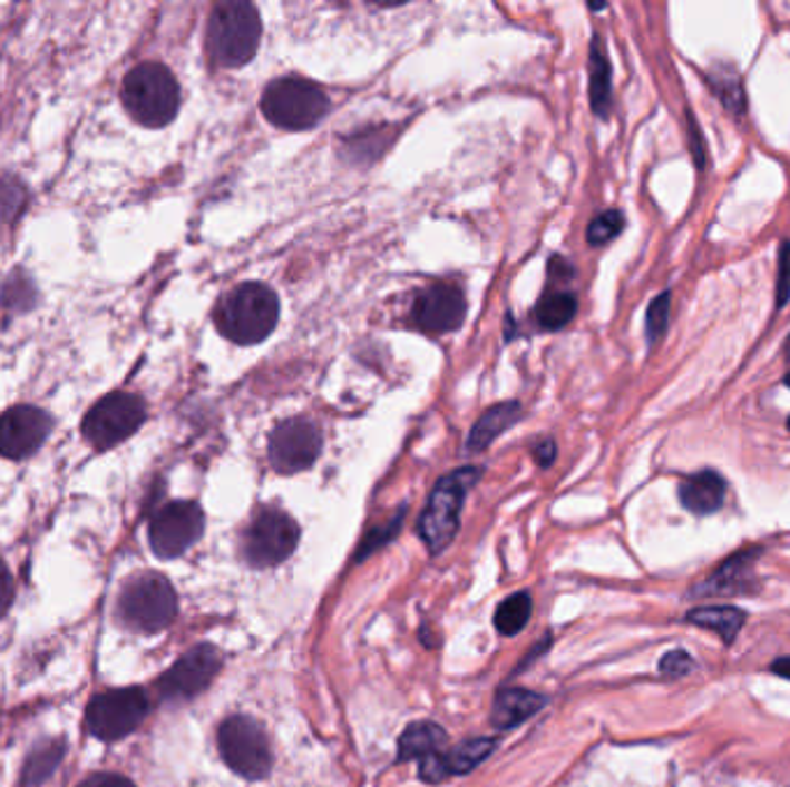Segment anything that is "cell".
Wrapping results in <instances>:
<instances>
[{
  "mask_svg": "<svg viewBox=\"0 0 790 787\" xmlns=\"http://www.w3.org/2000/svg\"><path fill=\"white\" fill-rule=\"evenodd\" d=\"M686 619L693 626L708 628V631L716 633L725 645H731L740 636L747 614L733 606H708V608H693L686 614Z\"/></svg>",
  "mask_w": 790,
  "mask_h": 787,
  "instance_id": "obj_22",
  "label": "cell"
},
{
  "mask_svg": "<svg viewBox=\"0 0 790 787\" xmlns=\"http://www.w3.org/2000/svg\"><path fill=\"white\" fill-rule=\"evenodd\" d=\"M331 100L318 83L299 77L275 79L264 88L262 114L275 128L310 130L329 114Z\"/></svg>",
  "mask_w": 790,
  "mask_h": 787,
  "instance_id": "obj_4",
  "label": "cell"
},
{
  "mask_svg": "<svg viewBox=\"0 0 790 787\" xmlns=\"http://www.w3.org/2000/svg\"><path fill=\"white\" fill-rule=\"evenodd\" d=\"M447 744V732L441 730V726L430 720H421V722H412L402 737H400V748H398V760L407 763V760H428L432 755L441 752V746Z\"/></svg>",
  "mask_w": 790,
  "mask_h": 787,
  "instance_id": "obj_20",
  "label": "cell"
},
{
  "mask_svg": "<svg viewBox=\"0 0 790 787\" xmlns=\"http://www.w3.org/2000/svg\"><path fill=\"white\" fill-rule=\"evenodd\" d=\"M783 352H786V358L790 361V335H788V340H786V344H783Z\"/></svg>",
  "mask_w": 790,
  "mask_h": 787,
  "instance_id": "obj_37",
  "label": "cell"
},
{
  "mask_svg": "<svg viewBox=\"0 0 790 787\" xmlns=\"http://www.w3.org/2000/svg\"><path fill=\"white\" fill-rule=\"evenodd\" d=\"M723 499H725V481L712 469L699 471V474L686 476L680 483L682 506L693 515L716 513L723 506Z\"/></svg>",
  "mask_w": 790,
  "mask_h": 787,
  "instance_id": "obj_17",
  "label": "cell"
},
{
  "mask_svg": "<svg viewBox=\"0 0 790 787\" xmlns=\"http://www.w3.org/2000/svg\"><path fill=\"white\" fill-rule=\"evenodd\" d=\"M613 79H611V60L604 49L602 38L592 40L589 49V100L596 116L606 118L613 105Z\"/></svg>",
  "mask_w": 790,
  "mask_h": 787,
  "instance_id": "obj_21",
  "label": "cell"
},
{
  "mask_svg": "<svg viewBox=\"0 0 790 787\" xmlns=\"http://www.w3.org/2000/svg\"><path fill=\"white\" fill-rule=\"evenodd\" d=\"M204 533V513L195 501H174L157 511L148 527V541L160 559H176Z\"/></svg>",
  "mask_w": 790,
  "mask_h": 787,
  "instance_id": "obj_11",
  "label": "cell"
},
{
  "mask_svg": "<svg viewBox=\"0 0 790 787\" xmlns=\"http://www.w3.org/2000/svg\"><path fill=\"white\" fill-rule=\"evenodd\" d=\"M770 670L777 675V677H783V679H790V656H783V658H777L774 663L770 666Z\"/></svg>",
  "mask_w": 790,
  "mask_h": 787,
  "instance_id": "obj_36",
  "label": "cell"
},
{
  "mask_svg": "<svg viewBox=\"0 0 790 787\" xmlns=\"http://www.w3.org/2000/svg\"><path fill=\"white\" fill-rule=\"evenodd\" d=\"M322 453V432L312 421L290 419L269 436V462L280 474H299L318 462Z\"/></svg>",
  "mask_w": 790,
  "mask_h": 787,
  "instance_id": "obj_12",
  "label": "cell"
},
{
  "mask_svg": "<svg viewBox=\"0 0 790 787\" xmlns=\"http://www.w3.org/2000/svg\"><path fill=\"white\" fill-rule=\"evenodd\" d=\"M21 204H23V187L19 183L0 185V217L17 215Z\"/></svg>",
  "mask_w": 790,
  "mask_h": 787,
  "instance_id": "obj_32",
  "label": "cell"
},
{
  "mask_svg": "<svg viewBox=\"0 0 790 787\" xmlns=\"http://www.w3.org/2000/svg\"><path fill=\"white\" fill-rule=\"evenodd\" d=\"M79 787H135V783L120 774L100 771V774H90L88 778H84L79 783Z\"/></svg>",
  "mask_w": 790,
  "mask_h": 787,
  "instance_id": "obj_33",
  "label": "cell"
},
{
  "mask_svg": "<svg viewBox=\"0 0 790 787\" xmlns=\"http://www.w3.org/2000/svg\"><path fill=\"white\" fill-rule=\"evenodd\" d=\"M624 229V215L620 210H606L602 215H596L589 227H587V243L589 245H606L613 238H617Z\"/></svg>",
  "mask_w": 790,
  "mask_h": 787,
  "instance_id": "obj_27",
  "label": "cell"
},
{
  "mask_svg": "<svg viewBox=\"0 0 790 787\" xmlns=\"http://www.w3.org/2000/svg\"><path fill=\"white\" fill-rule=\"evenodd\" d=\"M495 739L481 737V739H471V741H462L456 748H451V752H441L439 755V765L445 776H458V774H467L477 765H481L488 755L495 748Z\"/></svg>",
  "mask_w": 790,
  "mask_h": 787,
  "instance_id": "obj_24",
  "label": "cell"
},
{
  "mask_svg": "<svg viewBox=\"0 0 790 787\" xmlns=\"http://www.w3.org/2000/svg\"><path fill=\"white\" fill-rule=\"evenodd\" d=\"M465 314V294L456 285L439 282V285H432L417 296L412 307V322L419 331L428 335H441L460 328Z\"/></svg>",
  "mask_w": 790,
  "mask_h": 787,
  "instance_id": "obj_15",
  "label": "cell"
},
{
  "mask_svg": "<svg viewBox=\"0 0 790 787\" xmlns=\"http://www.w3.org/2000/svg\"><path fill=\"white\" fill-rule=\"evenodd\" d=\"M790 296V240H783L779 247V279H777V303L786 305Z\"/></svg>",
  "mask_w": 790,
  "mask_h": 787,
  "instance_id": "obj_31",
  "label": "cell"
},
{
  "mask_svg": "<svg viewBox=\"0 0 790 787\" xmlns=\"http://www.w3.org/2000/svg\"><path fill=\"white\" fill-rule=\"evenodd\" d=\"M146 716L148 698L142 688L105 690L86 709V730L100 741H118L133 735Z\"/></svg>",
  "mask_w": 790,
  "mask_h": 787,
  "instance_id": "obj_8",
  "label": "cell"
},
{
  "mask_svg": "<svg viewBox=\"0 0 790 787\" xmlns=\"http://www.w3.org/2000/svg\"><path fill=\"white\" fill-rule=\"evenodd\" d=\"M669 314H671V294L663 292L659 294L650 307L645 317V328H647V340L656 342L669 328Z\"/></svg>",
  "mask_w": 790,
  "mask_h": 787,
  "instance_id": "obj_29",
  "label": "cell"
},
{
  "mask_svg": "<svg viewBox=\"0 0 790 787\" xmlns=\"http://www.w3.org/2000/svg\"><path fill=\"white\" fill-rule=\"evenodd\" d=\"M62 758H66V744L62 741L47 739L38 744L23 763L21 787H40L47 778H51Z\"/></svg>",
  "mask_w": 790,
  "mask_h": 787,
  "instance_id": "obj_23",
  "label": "cell"
},
{
  "mask_svg": "<svg viewBox=\"0 0 790 787\" xmlns=\"http://www.w3.org/2000/svg\"><path fill=\"white\" fill-rule=\"evenodd\" d=\"M544 705H546V700L542 696H536V692H531V690H520V688L501 690L495 700V707H492L495 728L511 730L525 718L534 716Z\"/></svg>",
  "mask_w": 790,
  "mask_h": 787,
  "instance_id": "obj_19",
  "label": "cell"
},
{
  "mask_svg": "<svg viewBox=\"0 0 790 787\" xmlns=\"http://www.w3.org/2000/svg\"><path fill=\"white\" fill-rule=\"evenodd\" d=\"M693 668H696V663H693V658H691L686 651H682V649L666 653V656H663L661 663H659L661 675H666V677H671V679L684 677V675H689Z\"/></svg>",
  "mask_w": 790,
  "mask_h": 787,
  "instance_id": "obj_30",
  "label": "cell"
},
{
  "mask_svg": "<svg viewBox=\"0 0 790 787\" xmlns=\"http://www.w3.org/2000/svg\"><path fill=\"white\" fill-rule=\"evenodd\" d=\"M788 430H790V419H788Z\"/></svg>",
  "mask_w": 790,
  "mask_h": 787,
  "instance_id": "obj_39",
  "label": "cell"
},
{
  "mask_svg": "<svg viewBox=\"0 0 790 787\" xmlns=\"http://www.w3.org/2000/svg\"><path fill=\"white\" fill-rule=\"evenodd\" d=\"M217 748L227 767L247 780H260L271 771V746L255 718L230 716L217 730Z\"/></svg>",
  "mask_w": 790,
  "mask_h": 787,
  "instance_id": "obj_7",
  "label": "cell"
},
{
  "mask_svg": "<svg viewBox=\"0 0 790 787\" xmlns=\"http://www.w3.org/2000/svg\"><path fill=\"white\" fill-rule=\"evenodd\" d=\"M146 419V404L133 393H111L95 404L84 419V436L98 451L118 446L133 436Z\"/></svg>",
  "mask_w": 790,
  "mask_h": 787,
  "instance_id": "obj_9",
  "label": "cell"
},
{
  "mask_svg": "<svg viewBox=\"0 0 790 787\" xmlns=\"http://www.w3.org/2000/svg\"><path fill=\"white\" fill-rule=\"evenodd\" d=\"M176 591L163 576H139L123 587L118 614L137 633H157L176 619Z\"/></svg>",
  "mask_w": 790,
  "mask_h": 787,
  "instance_id": "obj_6",
  "label": "cell"
},
{
  "mask_svg": "<svg viewBox=\"0 0 790 787\" xmlns=\"http://www.w3.org/2000/svg\"><path fill=\"white\" fill-rule=\"evenodd\" d=\"M534 455H536V462H539V464H550L553 460H555V455H557V449H555V444L553 442H542V444H536V449H534Z\"/></svg>",
  "mask_w": 790,
  "mask_h": 787,
  "instance_id": "obj_35",
  "label": "cell"
},
{
  "mask_svg": "<svg viewBox=\"0 0 790 787\" xmlns=\"http://www.w3.org/2000/svg\"><path fill=\"white\" fill-rule=\"evenodd\" d=\"M14 601V580L8 571V565L0 561V617H3Z\"/></svg>",
  "mask_w": 790,
  "mask_h": 787,
  "instance_id": "obj_34",
  "label": "cell"
},
{
  "mask_svg": "<svg viewBox=\"0 0 790 787\" xmlns=\"http://www.w3.org/2000/svg\"><path fill=\"white\" fill-rule=\"evenodd\" d=\"M299 524L282 511H262L245 531L243 552L250 565L266 569L287 559L299 545Z\"/></svg>",
  "mask_w": 790,
  "mask_h": 787,
  "instance_id": "obj_10",
  "label": "cell"
},
{
  "mask_svg": "<svg viewBox=\"0 0 790 787\" xmlns=\"http://www.w3.org/2000/svg\"><path fill=\"white\" fill-rule=\"evenodd\" d=\"M51 416L38 406L19 404L0 414V455L10 460L36 453L51 434Z\"/></svg>",
  "mask_w": 790,
  "mask_h": 787,
  "instance_id": "obj_14",
  "label": "cell"
},
{
  "mask_svg": "<svg viewBox=\"0 0 790 787\" xmlns=\"http://www.w3.org/2000/svg\"><path fill=\"white\" fill-rule=\"evenodd\" d=\"M479 479L481 469L462 466L435 485L419 520V533L432 554L441 552L456 539L465 496Z\"/></svg>",
  "mask_w": 790,
  "mask_h": 787,
  "instance_id": "obj_5",
  "label": "cell"
},
{
  "mask_svg": "<svg viewBox=\"0 0 790 787\" xmlns=\"http://www.w3.org/2000/svg\"><path fill=\"white\" fill-rule=\"evenodd\" d=\"M710 83L716 92V98H721V102L725 107L733 109L735 114H742L744 96H742V86H740V79L735 77V72H712Z\"/></svg>",
  "mask_w": 790,
  "mask_h": 787,
  "instance_id": "obj_28",
  "label": "cell"
},
{
  "mask_svg": "<svg viewBox=\"0 0 790 787\" xmlns=\"http://www.w3.org/2000/svg\"><path fill=\"white\" fill-rule=\"evenodd\" d=\"M529 617H531V596L520 591V593L509 596L507 601L497 608L495 626L501 636L514 638L527 626Z\"/></svg>",
  "mask_w": 790,
  "mask_h": 787,
  "instance_id": "obj_26",
  "label": "cell"
},
{
  "mask_svg": "<svg viewBox=\"0 0 790 787\" xmlns=\"http://www.w3.org/2000/svg\"><path fill=\"white\" fill-rule=\"evenodd\" d=\"M280 319V301L262 282L236 287L215 312V324L236 344H257L266 340Z\"/></svg>",
  "mask_w": 790,
  "mask_h": 787,
  "instance_id": "obj_2",
  "label": "cell"
},
{
  "mask_svg": "<svg viewBox=\"0 0 790 787\" xmlns=\"http://www.w3.org/2000/svg\"><path fill=\"white\" fill-rule=\"evenodd\" d=\"M578 312V301L574 294L566 292H555L548 294L536 305V322H539L546 331H559L566 324H572Z\"/></svg>",
  "mask_w": 790,
  "mask_h": 787,
  "instance_id": "obj_25",
  "label": "cell"
},
{
  "mask_svg": "<svg viewBox=\"0 0 790 787\" xmlns=\"http://www.w3.org/2000/svg\"><path fill=\"white\" fill-rule=\"evenodd\" d=\"M262 19L257 8L245 0H227L215 6L208 21V53L220 68H243L257 53Z\"/></svg>",
  "mask_w": 790,
  "mask_h": 787,
  "instance_id": "obj_1",
  "label": "cell"
},
{
  "mask_svg": "<svg viewBox=\"0 0 790 787\" xmlns=\"http://www.w3.org/2000/svg\"><path fill=\"white\" fill-rule=\"evenodd\" d=\"M523 419V409L518 402H501L497 406H492L490 412H486L474 430L467 436V451L479 453L484 449H488L495 439L509 430L514 423H518Z\"/></svg>",
  "mask_w": 790,
  "mask_h": 787,
  "instance_id": "obj_18",
  "label": "cell"
},
{
  "mask_svg": "<svg viewBox=\"0 0 790 787\" xmlns=\"http://www.w3.org/2000/svg\"><path fill=\"white\" fill-rule=\"evenodd\" d=\"M758 550H744L740 554H733L731 559H725L719 569L699 587L701 596H735V593H749L755 587L753 580V563L758 559Z\"/></svg>",
  "mask_w": 790,
  "mask_h": 787,
  "instance_id": "obj_16",
  "label": "cell"
},
{
  "mask_svg": "<svg viewBox=\"0 0 790 787\" xmlns=\"http://www.w3.org/2000/svg\"><path fill=\"white\" fill-rule=\"evenodd\" d=\"M783 382H786V386H788V388H790V372H788V374H786V380H783Z\"/></svg>",
  "mask_w": 790,
  "mask_h": 787,
  "instance_id": "obj_38",
  "label": "cell"
},
{
  "mask_svg": "<svg viewBox=\"0 0 790 787\" xmlns=\"http://www.w3.org/2000/svg\"><path fill=\"white\" fill-rule=\"evenodd\" d=\"M123 105L144 128H165L178 114V81L160 62H142L123 81Z\"/></svg>",
  "mask_w": 790,
  "mask_h": 787,
  "instance_id": "obj_3",
  "label": "cell"
},
{
  "mask_svg": "<svg viewBox=\"0 0 790 787\" xmlns=\"http://www.w3.org/2000/svg\"><path fill=\"white\" fill-rule=\"evenodd\" d=\"M223 668V656L211 645H199L181 656L176 663L157 681V692L163 700H189L215 679Z\"/></svg>",
  "mask_w": 790,
  "mask_h": 787,
  "instance_id": "obj_13",
  "label": "cell"
}]
</instances>
